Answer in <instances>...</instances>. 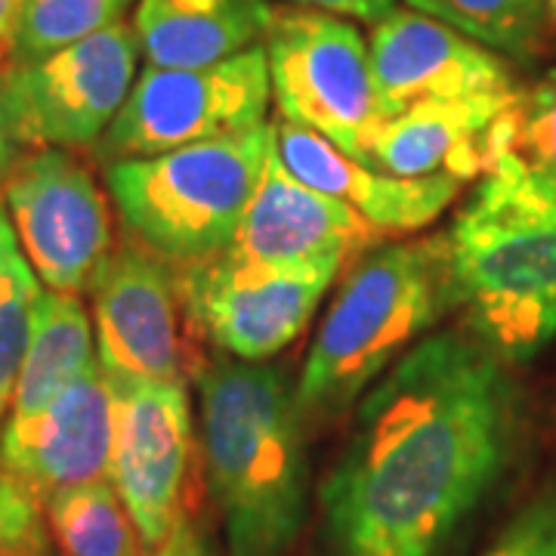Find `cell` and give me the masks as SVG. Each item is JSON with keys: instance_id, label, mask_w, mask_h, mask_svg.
<instances>
[{"instance_id": "6da1fadb", "label": "cell", "mask_w": 556, "mask_h": 556, "mask_svg": "<svg viewBox=\"0 0 556 556\" xmlns=\"http://www.w3.org/2000/svg\"><path fill=\"white\" fill-rule=\"evenodd\" d=\"M519 396L477 338L415 343L356 402L318 489L331 556H445L510 470Z\"/></svg>"}, {"instance_id": "3957f363", "label": "cell", "mask_w": 556, "mask_h": 556, "mask_svg": "<svg viewBox=\"0 0 556 556\" xmlns=\"http://www.w3.org/2000/svg\"><path fill=\"white\" fill-rule=\"evenodd\" d=\"M457 309L501 362H529L556 338V179L495 161L448 232Z\"/></svg>"}, {"instance_id": "4316f807", "label": "cell", "mask_w": 556, "mask_h": 556, "mask_svg": "<svg viewBox=\"0 0 556 556\" xmlns=\"http://www.w3.org/2000/svg\"><path fill=\"white\" fill-rule=\"evenodd\" d=\"M152 556H223V554H219L217 547L211 544V538L204 535L199 526L182 514V517L174 522L170 535L164 538L159 547L152 551Z\"/></svg>"}, {"instance_id": "484cf974", "label": "cell", "mask_w": 556, "mask_h": 556, "mask_svg": "<svg viewBox=\"0 0 556 556\" xmlns=\"http://www.w3.org/2000/svg\"><path fill=\"white\" fill-rule=\"evenodd\" d=\"M482 556H556V485L538 489Z\"/></svg>"}, {"instance_id": "e0dca14e", "label": "cell", "mask_w": 556, "mask_h": 556, "mask_svg": "<svg viewBox=\"0 0 556 556\" xmlns=\"http://www.w3.org/2000/svg\"><path fill=\"white\" fill-rule=\"evenodd\" d=\"M517 87L464 100H433L380 124L371 167L396 177H455L464 186L485 177L501 159V118Z\"/></svg>"}, {"instance_id": "277c9868", "label": "cell", "mask_w": 556, "mask_h": 556, "mask_svg": "<svg viewBox=\"0 0 556 556\" xmlns=\"http://www.w3.org/2000/svg\"><path fill=\"white\" fill-rule=\"evenodd\" d=\"M457 309L445 232L375 248L343 278L298 378L309 424L346 415L371 383Z\"/></svg>"}, {"instance_id": "d6986e66", "label": "cell", "mask_w": 556, "mask_h": 556, "mask_svg": "<svg viewBox=\"0 0 556 556\" xmlns=\"http://www.w3.org/2000/svg\"><path fill=\"white\" fill-rule=\"evenodd\" d=\"M93 365V325L80 298L40 285L10 415L38 412Z\"/></svg>"}, {"instance_id": "2e32d148", "label": "cell", "mask_w": 556, "mask_h": 556, "mask_svg": "<svg viewBox=\"0 0 556 556\" xmlns=\"http://www.w3.org/2000/svg\"><path fill=\"white\" fill-rule=\"evenodd\" d=\"M278 161L318 192L343 201L378 232H417L439 219L460 195L455 177H396L340 152L325 137L276 121Z\"/></svg>"}, {"instance_id": "30bf717a", "label": "cell", "mask_w": 556, "mask_h": 556, "mask_svg": "<svg viewBox=\"0 0 556 556\" xmlns=\"http://www.w3.org/2000/svg\"><path fill=\"white\" fill-rule=\"evenodd\" d=\"M334 278L318 269L260 266L223 251L186 263L177 291L189 318L223 356L263 362L303 334Z\"/></svg>"}, {"instance_id": "52a82bcc", "label": "cell", "mask_w": 556, "mask_h": 556, "mask_svg": "<svg viewBox=\"0 0 556 556\" xmlns=\"http://www.w3.org/2000/svg\"><path fill=\"white\" fill-rule=\"evenodd\" d=\"M269 97L263 43L199 68L146 65L109 130L93 142V159L102 164L149 159L189 142L251 130L266 121Z\"/></svg>"}, {"instance_id": "8fae6325", "label": "cell", "mask_w": 556, "mask_h": 556, "mask_svg": "<svg viewBox=\"0 0 556 556\" xmlns=\"http://www.w3.org/2000/svg\"><path fill=\"white\" fill-rule=\"evenodd\" d=\"M177 294L164 257L142 241H124L102 260L90 281L93 334L97 362L115 387L186 380Z\"/></svg>"}, {"instance_id": "9a60e30c", "label": "cell", "mask_w": 556, "mask_h": 556, "mask_svg": "<svg viewBox=\"0 0 556 556\" xmlns=\"http://www.w3.org/2000/svg\"><path fill=\"white\" fill-rule=\"evenodd\" d=\"M115 439V387L100 362L28 415L0 430V460L40 501L65 485L109 479Z\"/></svg>"}, {"instance_id": "d4e9b609", "label": "cell", "mask_w": 556, "mask_h": 556, "mask_svg": "<svg viewBox=\"0 0 556 556\" xmlns=\"http://www.w3.org/2000/svg\"><path fill=\"white\" fill-rule=\"evenodd\" d=\"M50 547L43 501L0 460V556H50Z\"/></svg>"}, {"instance_id": "ba28073f", "label": "cell", "mask_w": 556, "mask_h": 556, "mask_svg": "<svg viewBox=\"0 0 556 556\" xmlns=\"http://www.w3.org/2000/svg\"><path fill=\"white\" fill-rule=\"evenodd\" d=\"M134 22H115L90 38L0 72V105L22 152L93 149L137 80Z\"/></svg>"}, {"instance_id": "44dd1931", "label": "cell", "mask_w": 556, "mask_h": 556, "mask_svg": "<svg viewBox=\"0 0 556 556\" xmlns=\"http://www.w3.org/2000/svg\"><path fill=\"white\" fill-rule=\"evenodd\" d=\"M412 10L445 22L510 60H532L544 40L547 0H405Z\"/></svg>"}, {"instance_id": "cb8c5ba5", "label": "cell", "mask_w": 556, "mask_h": 556, "mask_svg": "<svg viewBox=\"0 0 556 556\" xmlns=\"http://www.w3.org/2000/svg\"><path fill=\"white\" fill-rule=\"evenodd\" d=\"M504 155L556 179V68L529 90H517V100L501 118Z\"/></svg>"}, {"instance_id": "7c38bea8", "label": "cell", "mask_w": 556, "mask_h": 556, "mask_svg": "<svg viewBox=\"0 0 556 556\" xmlns=\"http://www.w3.org/2000/svg\"><path fill=\"white\" fill-rule=\"evenodd\" d=\"M192 439V405L186 380L115 387L109 482L130 510L149 554L182 517Z\"/></svg>"}, {"instance_id": "f1b7e54d", "label": "cell", "mask_w": 556, "mask_h": 556, "mask_svg": "<svg viewBox=\"0 0 556 556\" xmlns=\"http://www.w3.org/2000/svg\"><path fill=\"white\" fill-rule=\"evenodd\" d=\"M22 0H0V60L10 56V47H13V31H16V22H20Z\"/></svg>"}, {"instance_id": "4fadbf2b", "label": "cell", "mask_w": 556, "mask_h": 556, "mask_svg": "<svg viewBox=\"0 0 556 556\" xmlns=\"http://www.w3.org/2000/svg\"><path fill=\"white\" fill-rule=\"evenodd\" d=\"M380 236L353 207L306 186L273 155L226 251L260 266L340 276L346 263L375 251Z\"/></svg>"}, {"instance_id": "ffe728a7", "label": "cell", "mask_w": 556, "mask_h": 556, "mask_svg": "<svg viewBox=\"0 0 556 556\" xmlns=\"http://www.w3.org/2000/svg\"><path fill=\"white\" fill-rule=\"evenodd\" d=\"M53 544L65 556H142L137 522L109 479L65 485L43 501Z\"/></svg>"}, {"instance_id": "83f0119b", "label": "cell", "mask_w": 556, "mask_h": 556, "mask_svg": "<svg viewBox=\"0 0 556 556\" xmlns=\"http://www.w3.org/2000/svg\"><path fill=\"white\" fill-rule=\"evenodd\" d=\"M288 3L338 13V16H353V20L368 22V25H375L396 10V0H288Z\"/></svg>"}, {"instance_id": "9c48e42d", "label": "cell", "mask_w": 556, "mask_h": 556, "mask_svg": "<svg viewBox=\"0 0 556 556\" xmlns=\"http://www.w3.org/2000/svg\"><path fill=\"white\" fill-rule=\"evenodd\" d=\"M0 201L43 288L84 294L112 251V219L90 167L72 149H28Z\"/></svg>"}, {"instance_id": "603a6c76", "label": "cell", "mask_w": 556, "mask_h": 556, "mask_svg": "<svg viewBox=\"0 0 556 556\" xmlns=\"http://www.w3.org/2000/svg\"><path fill=\"white\" fill-rule=\"evenodd\" d=\"M130 0H22L10 62H35L124 20Z\"/></svg>"}, {"instance_id": "7402d4cb", "label": "cell", "mask_w": 556, "mask_h": 556, "mask_svg": "<svg viewBox=\"0 0 556 556\" xmlns=\"http://www.w3.org/2000/svg\"><path fill=\"white\" fill-rule=\"evenodd\" d=\"M38 291V276L22 254L13 223L0 201V420L13 405Z\"/></svg>"}, {"instance_id": "7a4b0ae2", "label": "cell", "mask_w": 556, "mask_h": 556, "mask_svg": "<svg viewBox=\"0 0 556 556\" xmlns=\"http://www.w3.org/2000/svg\"><path fill=\"white\" fill-rule=\"evenodd\" d=\"M207 489L232 556H291L309 517V420L278 365L223 356L199 378Z\"/></svg>"}, {"instance_id": "5b68a950", "label": "cell", "mask_w": 556, "mask_h": 556, "mask_svg": "<svg viewBox=\"0 0 556 556\" xmlns=\"http://www.w3.org/2000/svg\"><path fill=\"white\" fill-rule=\"evenodd\" d=\"M276 155V124L105 164V186L134 239L164 260L223 254Z\"/></svg>"}, {"instance_id": "f546056e", "label": "cell", "mask_w": 556, "mask_h": 556, "mask_svg": "<svg viewBox=\"0 0 556 556\" xmlns=\"http://www.w3.org/2000/svg\"><path fill=\"white\" fill-rule=\"evenodd\" d=\"M22 155V149L16 146V139L10 134V127H7V118H3V105H0V182L3 177L10 174V167L16 164V159Z\"/></svg>"}, {"instance_id": "5bb4252c", "label": "cell", "mask_w": 556, "mask_h": 556, "mask_svg": "<svg viewBox=\"0 0 556 556\" xmlns=\"http://www.w3.org/2000/svg\"><path fill=\"white\" fill-rule=\"evenodd\" d=\"M371 75L383 121L433 100L514 90L495 50L417 10H393L371 28Z\"/></svg>"}, {"instance_id": "8992f818", "label": "cell", "mask_w": 556, "mask_h": 556, "mask_svg": "<svg viewBox=\"0 0 556 556\" xmlns=\"http://www.w3.org/2000/svg\"><path fill=\"white\" fill-rule=\"evenodd\" d=\"M278 115L371 164L383 115L371 53L353 22L313 7H276L263 35Z\"/></svg>"}, {"instance_id": "4dcf8cb0", "label": "cell", "mask_w": 556, "mask_h": 556, "mask_svg": "<svg viewBox=\"0 0 556 556\" xmlns=\"http://www.w3.org/2000/svg\"><path fill=\"white\" fill-rule=\"evenodd\" d=\"M547 10H551V16L556 20V0H547Z\"/></svg>"}, {"instance_id": "ac0fdd59", "label": "cell", "mask_w": 556, "mask_h": 556, "mask_svg": "<svg viewBox=\"0 0 556 556\" xmlns=\"http://www.w3.org/2000/svg\"><path fill=\"white\" fill-rule=\"evenodd\" d=\"M269 0H139L134 31L139 53L159 68H199L257 47Z\"/></svg>"}]
</instances>
